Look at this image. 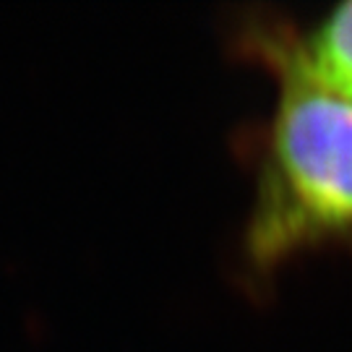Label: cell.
Listing matches in <instances>:
<instances>
[{"label": "cell", "instance_id": "obj_1", "mask_svg": "<svg viewBox=\"0 0 352 352\" xmlns=\"http://www.w3.org/2000/svg\"><path fill=\"white\" fill-rule=\"evenodd\" d=\"M352 232V94L287 60L269 133L256 253Z\"/></svg>", "mask_w": 352, "mask_h": 352}, {"label": "cell", "instance_id": "obj_2", "mask_svg": "<svg viewBox=\"0 0 352 352\" xmlns=\"http://www.w3.org/2000/svg\"><path fill=\"white\" fill-rule=\"evenodd\" d=\"M289 63L352 94V0L342 3L311 29Z\"/></svg>", "mask_w": 352, "mask_h": 352}]
</instances>
